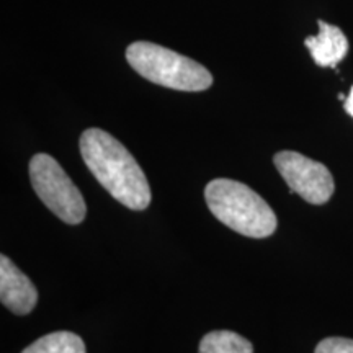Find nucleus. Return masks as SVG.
<instances>
[{
    "label": "nucleus",
    "instance_id": "f257e3e1",
    "mask_svg": "<svg viewBox=\"0 0 353 353\" xmlns=\"http://www.w3.org/2000/svg\"><path fill=\"white\" fill-rule=\"evenodd\" d=\"M81 154L101 187L126 208L143 211L151 203V187L138 161L117 138L99 128L81 136Z\"/></svg>",
    "mask_w": 353,
    "mask_h": 353
},
{
    "label": "nucleus",
    "instance_id": "f03ea898",
    "mask_svg": "<svg viewBox=\"0 0 353 353\" xmlns=\"http://www.w3.org/2000/svg\"><path fill=\"white\" fill-rule=\"evenodd\" d=\"M206 205L216 219L245 237L263 239L276 229V216L268 203L247 185L216 179L205 188Z\"/></svg>",
    "mask_w": 353,
    "mask_h": 353
},
{
    "label": "nucleus",
    "instance_id": "7ed1b4c3",
    "mask_svg": "<svg viewBox=\"0 0 353 353\" xmlns=\"http://www.w3.org/2000/svg\"><path fill=\"white\" fill-rule=\"evenodd\" d=\"M126 59L139 76L174 90L201 92L213 83V76L205 65L156 43L136 41L130 44Z\"/></svg>",
    "mask_w": 353,
    "mask_h": 353
},
{
    "label": "nucleus",
    "instance_id": "20e7f679",
    "mask_svg": "<svg viewBox=\"0 0 353 353\" xmlns=\"http://www.w3.org/2000/svg\"><path fill=\"white\" fill-rule=\"evenodd\" d=\"M30 180L44 205L65 224H81L87 205L63 167L48 154H37L30 161Z\"/></svg>",
    "mask_w": 353,
    "mask_h": 353
},
{
    "label": "nucleus",
    "instance_id": "39448f33",
    "mask_svg": "<svg viewBox=\"0 0 353 353\" xmlns=\"http://www.w3.org/2000/svg\"><path fill=\"white\" fill-rule=\"evenodd\" d=\"M273 162L291 192L301 196L304 201L311 205H324L334 195V176L321 162L294 151L275 154Z\"/></svg>",
    "mask_w": 353,
    "mask_h": 353
},
{
    "label": "nucleus",
    "instance_id": "423d86ee",
    "mask_svg": "<svg viewBox=\"0 0 353 353\" xmlns=\"http://www.w3.org/2000/svg\"><path fill=\"white\" fill-rule=\"evenodd\" d=\"M0 299L17 316L30 314L38 303L34 285L7 255L0 257Z\"/></svg>",
    "mask_w": 353,
    "mask_h": 353
},
{
    "label": "nucleus",
    "instance_id": "0eeeda50",
    "mask_svg": "<svg viewBox=\"0 0 353 353\" xmlns=\"http://www.w3.org/2000/svg\"><path fill=\"white\" fill-rule=\"evenodd\" d=\"M319 34L307 37L304 44L311 51L312 59L321 68H335L348 52V39L339 26L319 20Z\"/></svg>",
    "mask_w": 353,
    "mask_h": 353
},
{
    "label": "nucleus",
    "instance_id": "6e6552de",
    "mask_svg": "<svg viewBox=\"0 0 353 353\" xmlns=\"http://www.w3.org/2000/svg\"><path fill=\"white\" fill-rule=\"evenodd\" d=\"M21 353H87L85 343L77 334L52 332L38 339L32 345H28Z\"/></svg>",
    "mask_w": 353,
    "mask_h": 353
},
{
    "label": "nucleus",
    "instance_id": "1a4fd4ad",
    "mask_svg": "<svg viewBox=\"0 0 353 353\" xmlns=\"http://www.w3.org/2000/svg\"><path fill=\"white\" fill-rule=\"evenodd\" d=\"M200 353H254V347L231 330H213L201 339Z\"/></svg>",
    "mask_w": 353,
    "mask_h": 353
},
{
    "label": "nucleus",
    "instance_id": "9d476101",
    "mask_svg": "<svg viewBox=\"0 0 353 353\" xmlns=\"http://www.w3.org/2000/svg\"><path fill=\"white\" fill-rule=\"evenodd\" d=\"M314 353H353V341L343 337H329L317 343Z\"/></svg>",
    "mask_w": 353,
    "mask_h": 353
},
{
    "label": "nucleus",
    "instance_id": "9b49d317",
    "mask_svg": "<svg viewBox=\"0 0 353 353\" xmlns=\"http://www.w3.org/2000/svg\"><path fill=\"white\" fill-rule=\"evenodd\" d=\"M345 112L350 114V117H353V87L350 90V95H348L345 100Z\"/></svg>",
    "mask_w": 353,
    "mask_h": 353
}]
</instances>
